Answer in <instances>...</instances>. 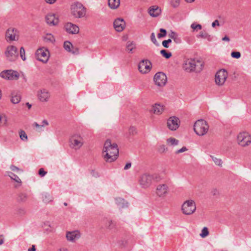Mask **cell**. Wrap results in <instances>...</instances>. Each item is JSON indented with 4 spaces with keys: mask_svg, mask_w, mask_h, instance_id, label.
<instances>
[{
    "mask_svg": "<svg viewBox=\"0 0 251 251\" xmlns=\"http://www.w3.org/2000/svg\"><path fill=\"white\" fill-rule=\"evenodd\" d=\"M152 179L151 176L149 174H144L141 177L140 184L144 188H147L151 184Z\"/></svg>",
    "mask_w": 251,
    "mask_h": 251,
    "instance_id": "cell-20",
    "label": "cell"
},
{
    "mask_svg": "<svg viewBox=\"0 0 251 251\" xmlns=\"http://www.w3.org/2000/svg\"><path fill=\"white\" fill-rule=\"evenodd\" d=\"M84 142L83 138L79 134H74L69 138V146L74 150L80 149L84 144Z\"/></svg>",
    "mask_w": 251,
    "mask_h": 251,
    "instance_id": "cell-4",
    "label": "cell"
},
{
    "mask_svg": "<svg viewBox=\"0 0 251 251\" xmlns=\"http://www.w3.org/2000/svg\"><path fill=\"white\" fill-rule=\"evenodd\" d=\"M152 68V64L151 62L147 60H143L138 65V70L143 74L148 73L151 70Z\"/></svg>",
    "mask_w": 251,
    "mask_h": 251,
    "instance_id": "cell-13",
    "label": "cell"
},
{
    "mask_svg": "<svg viewBox=\"0 0 251 251\" xmlns=\"http://www.w3.org/2000/svg\"><path fill=\"white\" fill-rule=\"evenodd\" d=\"M201 26L200 25L198 24H196V23L193 24L191 26L192 28L194 31H198V30H200V29H201Z\"/></svg>",
    "mask_w": 251,
    "mask_h": 251,
    "instance_id": "cell-37",
    "label": "cell"
},
{
    "mask_svg": "<svg viewBox=\"0 0 251 251\" xmlns=\"http://www.w3.org/2000/svg\"><path fill=\"white\" fill-rule=\"evenodd\" d=\"M19 136L20 137L21 139L24 141H27L28 140L27 135L26 134V132L22 130H19Z\"/></svg>",
    "mask_w": 251,
    "mask_h": 251,
    "instance_id": "cell-30",
    "label": "cell"
},
{
    "mask_svg": "<svg viewBox=\"0 0 251 251\" xmlns=\"http://www.w3.org/2000/svg\"><path fill=\"white\" fill-rule=\"evenodd\" d=\"M168 192V188L165 185H158L157 188L156 193L158 196L164 197L167 194Z\"/></svg>",
    "mask_w": 251,
    "mask_h": 251,
    "instance_id": "cell-21",
    "label": "cell"
},
{
    "mask_svg": "<svg viewBox=\"0 0 251 251\" xmlns=\"http://www.w3.org/2000/svg\"><path fill=\"white\" fill-rule=\"evenodd\" d=\"M217 25L218 26L219 22L217 20H216L215 21L213 22V24H212V26H213V27H216Z\"/></svg>",
    "mask_w": 251,
    "mask_h": 251,
    "instance_id": "cell-44",
    "label": "cell"
},
{
    "mask_svg": "<svg viewBox=\"0 0 251 251\" xmlns=\"http://www.w3.org/2000/svg\"><path fill=\"white\" fill-rule=\"evenodd\" d=\"M165 107L163 105L157 103L153 105L152 107V111L155 114L161 115L164 111Z\"/></svg>",
    "mask_w": 251,
    "mask_h": 251,
    "instance_id": "cell-24",
    "label": "cell"
},
{
    "mask_svg": "<svg viewBox=\"0 0 251 251\" xmlns=\"http://www.w3.org/2000/svg\"><path fill=\"white\" fill-rule=\"evenodd\" d=\"M46 174V172L45 171L44 169H43V168H41V169L39 170V175L41 176H44Z\"/></svg>",
    "mask_w": 251,
    "mask_h": 251,
    "instance_id": "cell-42",
    "label": "cell"
},
{
    "mask_svg": "<svg viewBox=\"0 0 251 251\" xmlns=\"http://www.w3.org/2000/svg\"><path fill=\"white\" fill-rule=\"evenodd\" d=\"M116 202H117V203L118 205H120L121 207H123V208L127 206V204H128L127 202L124 200H123L122 199H118L116 200Z\"/></svg>",
    "mask_w": 251,
    "mask_h": 251,
    "instance_id": "cell-32",
    "label": "cell"
},
{
    "mask_svg": "<svg viewBox=\"0 0 251 251\" xmlns=\"http://www.w3.org/2000/svg\"><path fill=\"white\" fill-rule=\"evenodd\" d=\"M35 58L39 61L46 63L50 58V53L48 50L45 48H40L36 52Z\"/></svg>",
    "mask_w": 251,
    "mask_h": 251,
    "instance_id": "cell-6",
    "label": "cell"
},
{
    "mask_svg": "<svg viewBox=\"0 0 251 251\" xmlns=\"http://www.w3.org/2000/svg\"><path fill=\"white\" fill-rule=\"evenodd\" d=\"M166 35V31L164 29H161L160 30L159 33L158 34V38H162L164 37H165Z\"/></svg>",
    "mask_w": 251,
    "mask_h": 251,
    "instance_id": "cell-36",
    "label": "cell"
},
{
    "mask_svg": "<svg viewBox=\"0 0 251 251\" xmlns=\"http://www.w3.org/2000/svg\"><path fill=\"white\" fill-rule=\"evenodd\" d=\"M20 55L22 60L23 61H25L26 60V55H25L24 49L23 47L21 48L20 49Z\"/></svg>",
    "mask_w": 251,
    "mask_h": 251,
    "instance_id": "cell-39",
    "label": "cell"
},
{
    "mask_svg": "<svg viewBox=\"0 0 251 251\" xmlns=\"http://www.w3.org/2000/svg\"><path fill=\"white\" fill-rule=\"evenodd\" d=\"M238 143L242 147H247L251 143V135L248 132L246 131L240 132L237 138Z\"/></svg>",
    "mask_w": 251,
    "mask_h": 251,
    "instance_id": "cell-7",
    "label": "cell"
},
{
    "mask_svg": "<svg viewBox=\"0 0 251 251\" xmlns=\"http://www.w3.org/2000/svg\"><path fill=\"white\" fill-rule=\"evenodd\" d=\"M71 13L75 17L82 18L84 16L86 10L84 6L79 3H75L71 6Z\"/></svg>",
    "mask_w": 251,
    "mask_h": 251,
    "instance_id": "cell-5",
    "label": "cell"
},
{
    "mask_svg": "<svg viewBox=\"0 0 251 251\" xmlns=\"http://www.w3.org/2000/svg\"><path fill=\"white\" fill-rule=\"evenodd\" d=\"M4 237H3V235H0V245L2 244L3 242H4Z\"/></svg>",
    "mask_w": 251,
    "mask_h": 251,
    "instance_id": "cell-43",
    "label": "cell"
},
{
    "mask_svg": "<svg viewBox=\"0 0 251 251\" xmlns=\"http://www.w3.org/2000/svg\"><path fill=\"white\" fill-rule=\"evenodd\" d=\"M64 48H65L66 51L71 52L73 49V45L71 43V42L69 41H65L64 43Z\"/></svg>",
    "mask_w": 251,
    "mask_h": 251,
    "instance_id": "cell-31",
    "label": "cell"
},
{
    "mask_svg": "<svg viewBox=\"0 0 251 251\" xmlns=\"http://www.w3.org/2000/svg\"><path fill=\"white\" fill-rule=\"evenodd\" d=\"M7 122V116L4 114H0V126L4 125Z\"/></svg>",
    "mask_w": 251,
    "mask_h": 251,
    "instance_id": "cell-29",
    "label": "cell"
},
{
    "mask_svg": "<svg viewBox=\"0 0 251 251\" xmlns=\"http://www.w3.org/2000/svg\"><path fill=\"white\" fill-rule=\"evenodd\" d=\"M35 248L34 246H33V247H31V248H30L29 249H28V251H35Z\"/></svg>",
    "mask_w": 251,
    "mask_h": 251,
    "instance_id": "cell-45",
    "label": "cell"
},
{
    "mask_svg": "<svg viewBox=\"0 0 251 251\" xmlns=\"http://www.w3.org/2000/svg\"><path fill=\"white\" fill-rule=\"evenodd\" d=\"M208 125L205 120L201 119L195 122L194 125V130L197 134L199 136L204 135L208 132Z\"/></svg>",
    "mask_w": 251,
    "mask_h": 251,
    "instance_id": "cell-3",
    "label": "cell"
},
{
    "mask_svg": "<svg viewBox=\"0 0 251 251\" xmlns=\"http://www.w3.org/2000/svg\"><path fill=\"white\" fill-rule=\"evenodd\" d=\"M161 53L165 58H169L171 57V54L166 50H162L161 52Z\"/></svg>",
    "mask_w": 251,
    "mask_h": 251,
    "instance_id": "cell-35",
    "label": "cell"
},
{
    "mask_svg": "<svg viewBox=\"0 0 251 251\" xmlns=\"http://www.w3.org/2000/svg\"><path fill=\"white\" fill-rule=\"evenodd\" d=\"M232 56L234 58H239L240 57V54L239 52H234L232 53Z\"/></svg>",
    "mask_w": 251,
    "mask_h": 251,
    "instance_id": "cell-40",
    "label": "cell"
},
{
    "mask_svg": "<svg viewBox=\"0 0 251 251\" xmlns=\"http://www.w3.org/2000/svg\"><path fill=\"white\" fill-rule=\"evenodd\" d=\"M81 236L80 232L78 231L69 232L66 234V238L68 240L71 241H75Z\"/></svg>",
    "mask_w": 251,
    "mask_h": 251,
    "instance_id": "cell-22",
    "label": "cell"
},
{
    "mask_svg": "<svg viewBox=\"0 0 251 251\" xmlns=\"http://www.w3.org/2000/svg\"><path fill=\"white\" fill-rule=\"evenodd\" d=\"M171 40H170V39H168V40H164L162 42V45H163V46L165 48H167L169 47V45H170V43H171Z\"/></svg>",
    "mask_w": 251,
    "mask_h": 251,
    "instance_id": "cell-38",
    "label": "cell"
},
{
    "mask_svg": "<svg viewBox=\"0 0 251 251\" xmlns=\"http://www.w3.org/2000/svg\"><path fill=\"white\" fill-rule=\"evenodd\" d=\"M21 100V95L20 93L16 91H14L10 95V101L13 104L19 103Z\"/></svg>",
    "mask_w": 251,
    "mask_h": 251,
    "instance_id": "cell-25",
    "label": "cell"
},
{
    "mask_svg": "<svg viewBox=\"0 0 251 251\" xmlns=\"http://www.w3.org/2000/svg\"><path fill=\"white\" fill-rule=\"evenodd\" d=\"M64 29L67 33L70 34H78L80 31L79 28L72 23H66L64 26Z\"/></svg>",
    "mask_w": 251,
    "mask_h": 251,
    "instance_id": "cell-17",
    "label": "cell"
},
{
    "mask_svg": "<svg viewBox=\"0 0 251 251\" xmlns=\"http://www.w3.org/2000/svg\"><path fill=\"white\" fill-rule=\"evenodd\" d=\"M108 3L110 7L112 9H116L120 6V1L119 0H109Z\"/></svg>",
    "mask_w": 251,
    "mask_h": 251,
    "instance_id": "cell-26",
    "label": "cell"
},
{
    "mask_svg": "<svg viewBox=\"0 0 251 251\" xmlns=\"http://www.w3.org/2000/svg\"><path fill=\"white\" fill-rule=\"evenodd\" d=\"M19 38V33L16 28H10L7 30L6 33V39L9 43L16 41Z\"/></svg>",
    "mask_w": 251,
    "mask_h": 251,
    "instance_id": "cell-9",
    "label": "cell"
},
{
    "mask_svg": "<svg viewBox=\"0 0 251 251\" xmlns=\"http://www.w3.org/2000/svg\"><path fill=\"white\" fill-rule=\"evenodd\" d=\"M167 142L168 144L170 145L174 146V145L178 144V141L177 140V139H175L174 138H170L169 139H168Z\"/></svg>",
    "mask_w": 251,
    "mask_h": 251,
    "instance_id": "cell-33",
    "label": "cell"
},
{
    "mask_svg": "<svg viewBox=\"0 0 251 251\" xmlns=\"http://www.w3.org/2000/svg\"><path fill=\"white\" fill-rule=\"evenodd\" d=\"M1 96H2V93H1V90H0V99H1Z\"/></svg>",
    "mask_w": 251,
    "mask_h": 251,
    "instance_id": "cell-49",
    "label": "cell"
},
{
    "mask_svg": "<svg viewBox=\"0 0 251 251\" xmlns=\"http://www.w3.org/2000/svg\"><path fill=\"white\" fill-rule=\"evenodd\" d=\"M154 81L157 85L159 87H164L166 84L167 78L166 75L162 72H158L154 76Z\"/></svg>",
    "mask_w": 251,
    "mask_h": 251,
    "instance_id": "cell-14",
    "label": "cell"
},
{
    "mask_svg": "<svg viewBox=\"0 0 251 251\" xmlns=\"http://www.w3.org/2000/svg\"><path fill=\"white\" fill-rule=\"evenodd\" d=\"M58 251H67V249H66L61 248V249H60V250H58Z\"/></svg>",
    "mask_w": 251,
    "mask_h": 251,
    "instance_id": "cell-48",
    "label": "cell"
},
{
    "mask_svg": "<svg viewBox=\"0 0 251 251\" xmlns=\"http://www.w3.org/2000/svg\"><path fill=\"white\" fill-rule=\"evenodd\" d=\"M114 26L116 31L120 32L124 30L126 26L125 22L123 19L118 18L114 21Z\"/></svg>",
    "mask_w": 251,
    "mask_h": 251,
    "instance_id": "cell-18",
    "label": "cell"
},
{
    "mask_svg": "<svg viewBox=\"0 0 251 251\" xmlns=\"http://www.w3.org/2000/svg\"><path fill=\"white\" fill-rule=\"evenodd\" d=\"M6 174H7V175L9 176L10 178L14 180L15 182H16L18 183H21V181L20 179L18 178V176H17L16 175L14 174L13 173L10 172H6Z\"/></svg>",
    "mask_w": 251,
    "mask_h": 251,
    "instance_id": "cell-28",
    "label": "cell"
},
{
    "mask_svg": "<svg viewBox=\"0 0 251 251\" xmlns=\"http://www.w3.org/2000/svg\"><path fill=\"white\" fill-rule=\"evenodd\" d=\"M161 10L158 6H152L148 9V13L151 16L156 17L161 14Z\"/></svg>",
    "mask_w": 251,
    "mask_h": 251,
    "instance_id": "cell-23",
    "label": "cell"
},
{
    "mask_svg": "<svg viewBox=\"0 0 251 251\" xmlns=\"http://www.w3.org/2000/svg\"><path fill=\"white\" fill-rule=\"evenodd\" d=\"M135 48V44L133 41H129L128 42L126 46V50L128 53H131L134 51Z\"/></svg>",
    "mask_w": 251,
    "mask_h": 251,
    "instance_id": "cell-27",
    "label": "cell"
},
{
    "mask_svg": "<svg viewBox=\"0 0 251 251\" xmlns=\"http://www.w3.org/2000/svg\"><path fill=\"white\" fill-rule=\"evenodd\" d=\"M172 5L174 7H177L179 5L180 1H171Z\"/></svg>",
    "mask_w": 251,
    "mask_h": 251,
    "instance_id": "cell-41",
    "label": "cell"
},
{
    "mask_svg": "<svg viewBox=\"0 0 251 251\" xmlns=\"http://www.w3.org/2000/svg\"><path fill=\"white\" fill-rule=\"evenodd\" d=\"M45 20L46 23L50 26H55L59 22V18L55 14L50 13L46 15Z\"/></svg>",
    "mask_w": 251,
    "mask_h": 251,
    "instance_id": "cell-16",
    "label": "cell"
},
{
    "mask_svg": "<svg viewBox=\"0 0 251 251\" xmlns=\"http://www.w3.org/2000/svg\"><path fill=\"white\" fill-rule=\"evenodd\" d=\"M152 36L153 38H154V40H152L153 42H154V43H155V44L158 43V42H157L155 40V36H154V34H152Z\"/></svg>",
    "mask_w": 251,
    "mask_h": 251,
    "instance_id": "cell-47",
    "label": "cell"
},
{
    "mask_svg": "<svg viewBox=\"0 0 251 251\" xmlns=\"http://www.w3.org/2000/svg\"><path fill=\"white\" fill-rule=\"evenodd\" d=\"M228 72L225 69H221L217 72L215 76V81L218 85H223L227 80Z\"/></svg>",
    "mask_w": 251,
    "mask_h": 251,
    "instance_id": "cell-12",
    "label": "cell"
},
{
    "mask_svg": "<svg viewBox=\"0 0 251 251\" xmlns=\"http://www.w3.org/2000/svg\"><path fill=\"white\" fill-rule=\"evenodd\" d=\"M180 120L177 117H171L167 121V127L171 131H176L179 128L180 126Z\"/></svg>",
    "mask_w": 251,
    "mask_h": 251,
    "instance_id": "cell-15",
    "label": "cell"
},
{
    "mask_svg": "<svg viewBox=\"0 0 251 251\" xmlns=\"http://www.w3.org/2000/svg\"><path fill=\"white\" fill-rule=\"evenodd\" d=\"M204 67V62L201 59H188L183 64L184 70L189 73H199L202 70Z\"/></svg>",
    "mask_w": 251,
    "mask_h": 251,
    "instance_id": "cell-2",
    "label": "cell"
},
{
    "mask_svg": "<svg viewBox=\"0 0 251 251\" xmlns=\"http://www.w3.org/2000/svg\"><path fill=\"white\" fill-rule=\"evenodd\" d=\"M209 234V232H208V229L207 228L205 227L204 228L202 231L201 233L200 234V235L202 237V238H205L206 236H208Z\"/></svg>",
    "mask_w": 251,
    "mask_h": 251,
    "instance_id": "cell-34",
    "label": "cell"
},
{
    "mask_svg": "<svg viewBox=\"0 0 251 251\" xmlns=\"http://www.w3.org/2000/svg\"><path fill=\"white\" fill-rule=\"evenodd\" d=\"M50 94L48 91L46 89H42L38 92V98L40 101L45 102L49 100Z\"/></svg>",
    "mask_w": 251,
    "mask_h": 251,
    "instance_id": "cell-19",
    "label": "cell"
},
{
    "mask_svg": "<svg viewBox=\"0 0 251 251\" xmlns=\"http://www.w3.org/2000/svg\"><path fill=\"white\" fill-rule=\"evenodd\" d=\"M56 1H46V2L47 3H49V4H54V3H55Z\"/></svg>",
    "mask_w": 251,
    "mask_h": 251,
    "instance_id": "cell-46",
    "label": "cell"
},
{
    "mask_svg": "<svg viewBox=\"0 0 251 251\" xmlns=\"http://www.w3.org/2000/svg\"><path fill=\"white\" fill-rule=\"evenodd\" d=\"M119 155L120 148L118 145L112 139H107L104 143L102 152L104 161L108 163H113L119 158Z\"/></svg>",
    "mask_w": 251,
    "mask_h": 251,
    "instance_id": "cell-1",
    "label": "cell"
},
{
    "mask_svg": "<svg viewBox=\"0 0 251 251\" xmlns=\"http://www.w3.org/2000/svg\"><path fill=\"white\" fill-rule=\"evenodd\" d=\"M7 59L11 61H16L18 57L17 48L14 46H9L7 47L5 52Z\"/></svg>",
    "mask_w": 251,
    "mask_h": 251,
    "instance_id": "cell-10",
    "label": "cell"
},
{
    "mask_svg": "<svg viewBox=\"0 0 251 251\" xmlns=\"http://www.w3.org/2000/svg\"><path fill=\"white\" fill-rule=\"evenodd\" d=\"M194 1H186V2H187V3H193Z\"/></svg>",
    "mask_w": 251,
    "mask_h": 251,
    "instance_id": "cell-50",
    "label": "cell"
},
{
    "mask_svg": "<svg viewBox=\"0 0 251 251\" xmlns=\"http://www.w3.org/2000/svg\"><path fill=\"white\" fill-rule=\"evenodd\" d=\"M182 210L184 214L190 215L195 211L196 205L192 200H188L184 202L182 207Z\"/></svg>",
    "mask_w": 251,
    "mask_h": 251,
    "instance_id": "cell-8",
    "label": "cell"
},
{
    "mask_svg": "<svg viewBox=\"0 0 251 251\" xmlns=\"http://www.w3.org/2000/svg\"><path fill=\"white\" fill-rule=\"evenodd\" d=\"M0 77L7 80H18L19 78V73L12 70L3 71L0 73Z\"/></svg>",
    "mask_w": 251,
    "mask_h": 251,
    "instance_id": "cell-11",
    "label": "cell"
}]
</instances>
